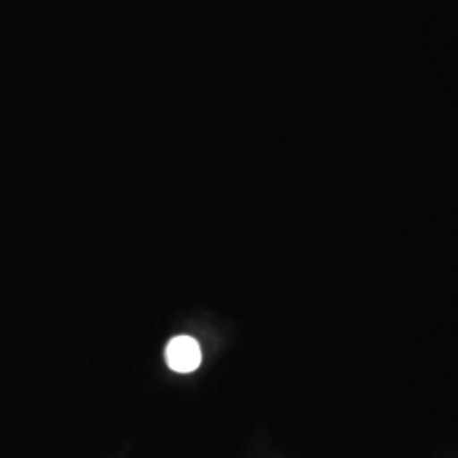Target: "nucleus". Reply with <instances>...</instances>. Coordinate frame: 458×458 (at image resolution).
Masks as SVG:
<instances>
[{"label":"nucleus","instance_id":"nucleus-1","mask_svg":"<svg viewBox=\"0 0 458 458\" xmlns=\"http://www.w3.org/2000/svg\"><path fill=\"white\" fill-rule=\"evenodd\" d=\"M165 359L168 367L179 374H191L202 361L200 346L192 336H175L166 344Z\"/></svg>","mask_w":458,"mask_h":458}]
</instances>
